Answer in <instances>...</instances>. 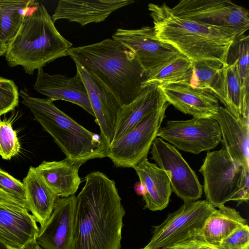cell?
Wrapping results in <instances>:
<instances>
[{"label": "cell", "instance_id": "obj_1", "mask_svg": "<svg viewBox=\"0 0 249 249\" xmlns=\"http://www.w3.org/2000/svg\"><path fill=\"white\" fill-rule=\"evenodd\" d=\"M76 198L73 249H120L125 213L115 182L89 173Z\"/></svg>", "mask_w": 249, "mask_h": 249}, {"label": "cell", "instance_id": "obj_2", "mask_svg": "<svg viewBox=\"0 0 249 249\" xmlns=\"http://www.w3.org/2000/svg\"><path fill=\"white\" fill-rule=\"evenodd\" d=\"M68 55L111 92L122 106L131 103L143 89L147 73L135 53L116 40L71 47Z\"/></svg>", "mask_w": 249, "mask_h": 249}, {"label": "cell", "instance_id": "obj_3", "mask_svg": "<svg viewBox=\"0 0 249 249\" xmlns=\"http://www.w3.org/2000/svg\"><path fill=\"white\" fill-rule=\"evenodd\" d=\"M156 38L191 62L217 60L227 66L229 51L237 35L231 32L177 17L166 3H150Z\"/></svg>", "mask_w": 249, "mask_h": 249}, {"label": "cell", "instance_id": "obj_4", "mask_svg": "<svg viewBox=\"0 0 249 249\" xmlns=\"http://www.w3.org/2000/svg\"><path fill=\"white\" fill-rule=\"evenodd\" d=\"M72 46L56 29L44 5L36 1L7 44L5 56L9 66H21L26 73L33 74L35 70L68 55Z\"/></svg>", "mask_w": 249, "mask_h": 249}, {"label": "cell", "instance_id": "obj_5", "mask_svg": "<svg viewBox=\"0 0 249 249\" xmlns=\"http://www.w3.org/2000/svg\"><path fill=\"white\" fill-rule=\"evenodd\" d=\"M21 103L57 144L66 158L83 163L107 157L109 145L100 134L86 129L58 109L49 98L30 96L26 90L18 91Z\"/></svg>", "mask_w": 249, "mask_h": 249}, {"label": "cell", "instance_id": "obj_6", "mask_svg": "<svg viewBox=\"0 0 249 249\" xmlns=\"http://www.w3.org/2000/svg\"><path fill=\"white\" fill-rule=\"evenodd\" d=\"M247 171L222 148L208 152L199 170L206 200L215 208L234 201Z\"/></svg>", "mask_w": 249, "mask_h": 249}, {"label": "cell", "instance_id": "obj_7", "mask_svg": "<svg viewBox=\"0 0 249 249\" xmlns=\"http://www.w3.org/2000/svg\"><path fill=\"white\" fill-rule=\"evenodd\" d=\"M215 209L206 200L184 202L155 227L151 240L142 249H165L198 237L207 219Z\"/></svg>", "mask_w": 249, "mask_h": 249}, {"label": "cell", "instance_id": "obj_8", "mask_svg": "<svg viewBox=\"0 0 249 249\" xmlns=\"http://www.w3.org/2000/svg\"><path fill=\"white\" fill-rule=\"evenodd\" d=\"M171 10L180 18L244 35L249 27V13L227 0H182Z\"/></svg>", "mask_w": 249, "mask_h": 249}, {"label": "cell", "instance_id": "obj_9", "mask_svg": "<svg viewBox=\"0 0 249 249\" xmlns=\"http://www.w3.org/2000/svg\"><path fill=\"white\" fill-rule=\"evenodd\" d=\"M169 104L143 118L108 148V157L116 167L133 168L147 156L165 117Z\"/></svg>", "mask_w": 249, "mask_h": 249}, {"label": "cell", "instance_id": "obj_10", "mask_svg": "<svg viewBox=\"0 0 249 249\" xmlns=\"http://www.w3.org/2000/svg\"><path fill=\"white\" fill-rule=\"evenodd\" d=\"M176 148L195 154L215 148L221 141L220 127L212 118L169 120L157 133Z\"/></svg>", "mask_w": 249, "mask_h": 249}, {"label": "cell", "instance_id": "obj_11", "mask_svg": "<svg viewBox=\"0 0 249 249\" xmlns=\"http://www.w3.org/2000/svg\"><path fill=\"white\" fill-rule=\"evenodd\" d=\"M151 159L167 174L172 191L184 202L198 200L203 187L195 171L173 145L156 137L150 148Z\"/></svg>", "mask_w": 249, "mask_h": 249}, {"label": "cell", "instance_id": "obj_12", "mask_svg": "<svg viewBox=\"0 0 249 249\" xmlns=\"http://www.w3.org/2000/svg\"><path fill=\"white\" fill-rule=\"evenodd\" d=\"M132 51L147 73L181 54L172 46L158 39L153 27L146 26L137 29L119 28L112 35Z\"/></svg>", "mask_w": 249, "mask_h": 249}, {"label": "cell", "instance_id": "obj_13", "mask_svg": "<svg viewBox=\"0 0 249 249\" xmlns=\"http://www.w3.org/2000/svg\"><path fill=\"white\" fill-rule=\"evenodd\" d=\"M39 227L30 212L17 202L0 199V242L9 249H25L36 241Z\"/></svg>", "mask_w": 249, "mask_h": 249}, {"label": "cell", "instance_id": "obj_14", "mask_svg": "<svg viewBox=\"0 0 249 249\" xmlns=\"http://www.w3.org/2000/svg\"><path fill=\"white\" fill-rule=\"evenodd\" d=\"M76 198L58 197L45 223L39 227L36 241L43 249H73Z\"/></svg>", "mask_w": 249, "mask_h": 249}, {"label": "cell", "instance_id": "obj_15", "mask_svg": "<svg viewBox=\"0 0 249 249\" xmlns=\"http://www.w3.org/2000/svg\"><path fill=\"white\" fill-rule=\"evenodd\" d=\"M75 64L86 88L95 121L100 129V135L110 145L122 106L111 92L89 75L80 65Z\"/></svg>", "mask_w": 249, "mask_h": 249}, {"label": "cell", "instance_id": "obj_16", "mask_svg": "<svg viewBox=\"0 0 249 249\" xmlns=\"http://www.w3.org/2000/svg\"><path fill=\"white\" fill-rule=\"evenodd\" d=\"M169 104L193 118H212L220 107L219 100L210 90L173 83L160 87Z\"/></svg>", "mask_w": 249, "mask_h": 249}, {"label": "cell", "instance_id": "obj_17", "mask_svg": "<svg viewBox=\"0 0 249 249\" xmlns=\"http://www.w3.org/2000/svg\"><path fill=\"white\" fill-rule=\"evenodd\" d=\"M34 88L52 102L63 100L71 102L94 117L86 88L78 71L75 76L69 78L59 74L50 75L45 72L43 68H39Z\"/></svg>", "mask_w": 249, "mask_h": 249}, {"label": "cell", "instance_id": "obj_18", "mask_svg": "<svg viewBox=\"0 0 249 249\" xmlns=\"http://www.w3.org/2000/svg\"><path fill=\"white\" fill-rule=\"evenodd\" d=\"M134 2L131 0H60L52 18L54 23L64 19L85 26L103 21L113 12Z\"/></svg>", "mask_w": 249, "mask_h": 249}, {"label": "cell", "instance_id": "obj_19", "mask_svg": "<svg viewBox=\"0 0 249 249\" xmlns=\"http://www.w3.org/2000/svg\"><path fill=\"white\" fill-rule=\"evenodd\" d=\"M213 118L220 127L222 148L232 160L249 171V123L222 106Z\"/></svg>", "mask_w": 249, "mask_h": 249}, {"label": "cell", "instance_id": "obj_20", "mask_svg": "<svg viewBox=\"0 0 249 249\" xmlns=\"http://www.w3.org/2000/svg\"><path fill=\"white\" fill-rule=\"evenodd\" d=\"M167 103L160 87L148 86L130 104L122 106L118 113L112 143L134 127L143 118Z\"/></svg>", "mask_w": 249, "mask_h": 249}, {"label": "cell", "instance_id": "obj_21", "mask_svg": "<svg viewBox=\"0 0 249 249\" xmlns=\"http://www.w3.org/2000/svg\"><path fill=\"white\" fill-rule=\"evenodd\" d=\"M147 157L133 168L146 189L143 196L146 207L152 211H161L168 206L172 192L170 179L164 170L148 161Z\"/></svg>", "mask_w": 249, "mask_h": 249}, {"label": "cell", "instance_id": "obj_22", "mask_svg": "<svg viewBox=\"0 0 249 249\" xmlns=\"http://www.w3.org/2000/svg\"><path fill=\"white\" fill-rule=\"evenodd\" d=\"M83 164L67 158L59 161H43L35 170L58 197L74 195L81 182L78 175Z\"/></svg>", "mask_w": 249, "mask_h": 249}, {"label": "cell", "instance_id": "obj_23", "mask_svg": "<svg viewBox=\"0 0 249 249\" xmlns=\"http://www.w3.org/2000/svg\"><path fill=\"white\" fill-rule=\"evenodd\" d=\"M28 210L40 226L50 217L57 196L47 186L34 167H30L23 179Z\"/></svg>", "mask_w": 249, "mask_h": 249}, {"label": "cell", "instance_id": "obj_24", "mask_svg": "<svg viewBox=\"0 0 249 249\" xmlns=\"http://www.w3.org/2000/svg\"><path fill=\"white\" fill-rule=\"evenodd\" d=\"M247 224V220L235 209L222 205L209 216L198 237L215 246L234 231Z\"/></svg>", "mask_w": 249, "mask_h": 249}, {"label": "cell", "instance_id": "obj_25", "mask_svg": "<svg viewBox=\"0 0 249 249\" xmlns=\"http://www.w3.org/2000/svg\"><path fill=\"white\" fill-rule=\"evenodd\" d=\"M226 66L217 60L192 62L186 74L175 83L211 91L223 104L222 71Z\"/></svg>", "mask_w": 249, "mask_h": 249}, {"label": "cell", "instance_id": "obj_26", "mask_svg": "<svg viewBox=\"0 0 249 249\" xmlns=\"http://www.w3.org/2000/svg\"><path fill=\"white\" fill-rule=\"evenodd\" d=\"M222 94L225 108L235 117L249 123V90L243 87L236 62L223 69Z\"/></svg>", "mask_w": 249, "mask_h": 249}, {"label": "cell", "instance_id": "obj_27", "mask_svg": "<svg viewBox=\"0 0 249 249\" xmlns=\"http://www.w3.org/2000/svg\"><path fill=\"white\" fill-rule=\"evenodd\" d=\"M35 0H0V38L7 44L16 36Z\"/></svg>", "mask_w": 249, "mask_h": 249}, {"label": "cell", "instance_id": "obj_28", "mask_svg": "<svg viewBox=\"0 0 249 249\" xmlns=\"http://www.w3.org/2000/svg\"><path fill=\"white\" fill-rule=\"evenodd\" d=\"M191 66L192 62L180 54L149 72L142 88L175 83L184 77Z\"/></svg>", "mask_w": 249, "mask_h": 249}, {"label": "cell", "instance_id": "obj_29", "mask_svg": "<svg viewBox=\"0 0 249 249\" xmlns=\"http://www.w3.org/2000/svg\"><path fill=\"white\" fill-rule=\"evenodd\" d=\"M249 36L244 35L236 37L229 51L227 63L230 65L236 62L244 89L249 90Z\"/></svg>", "mask_w": 249, "mask_h": 249}, {"label": "cell", "instance_id": "obj_30", "mask_svg": "<svg viewBox=\"0 0 249 249\" xmlns=\"http://www.w3.org/2000/svg\"><path fill=\"white\" fill-rule=\"evenodd\" d=\"M20 144L16 131L9 120H0V155L9 160L19 152Z\"/></svg>", "mask_w": 249, "mask_h": 249}, {"label": "cell", "instance_id": "obj_31", "mask_svg": "<svg viewBox=\"0 0 249 249\" xmlns=\"http://www.w3.org/2000/svg\"><path fill=\"white\" fill-rule=\"evenodd\" d=\"M19 93L15 82L0 76V116L18 106Z\"/></svg>", "mask_w": 249, "mask_h": 249}, {"label": "cell", "instance_id": "obj_32", "mask_svg": "<svg viewBox=\"0 0 249 249\" xmlns=\"http://www.w3.org/2000/svg\"><path fill=\"white\" fill-rule=\"evenodd\" d=\"M0 190L27 209L23 183L1 169Z\"/></svg>", "mask_w": 249, "mask_h": 249}, {"label": "cell", "instance_id": "obj_33", "mask_svg": "<svg viewBox=\"0 0 249 249\" xmlns=\"http://www.w3.org/2000/svg\"><path fill=\"white\" fill-rule=\"evenodd\" d=\"M215 247L218 249H249V227L248 224L234 231Z\"/></svg>", "mask_w": 249, "mask_h": 249}, {"label": "cell", "instance_id": "obj_34", "mask_svg": "<svg viewBox=\"0 0 249 249\" xmlns=\"http://www.w3.org/2000/svg\"><path fill=\"white\" fill-rule=\"evenodd\" d=\"M165 249H218L198 237L188 239Z\"/></svg>", "mask_w": 249, "mask_h": 249}, {"label": "cell", "instance_id": "obj_35", "mask_svg": "<svg viewBox=\"0 0 249 249\" xmlns=\"http://www.w3.org/2000/svg\"><path fill=\"white\" fill-rule=\"evenodd\" d=\"M249 171L246 173L243 183L239 190L235 198L234 201L237 202L238 205L244 202H248L249 196Z\"/></svg>", "mask_w": 249, "mask_h": 249}, {"label": "cell", "instance_id": "obj_36", "mask_svg": "<svg viewBox=\"0 0 249 249\" xmlns=\"http://www.w3.org/2000/svg\"><path fill=\"white\" fill-rule=\"evenodd\" d=\"M134 188L135 193L138 196H143L146 193V190L144 185L140 181L135 184Z\"/></svg>", "mask_w": 249, "mask_h": 249}, {"label": "cell", "instance_id": "obj_37", "mask_svg": "<svg viewBox=\"0 0 249 249\" xmlns=\"http://www.w3.org/2000/svg\"><path fill=\"white\" fill-rule=\"evenodd\" d=\"M7 50V44L0 38V56L5 55Z\"/></svg>", "mask_w": 249, "mask_h": 249}, {"label": "cell", "instance_id": "obj_38", "mask_svg": "<svg viewBox=\"0 0 249 249\" xmlns=\"http://www.w3.org/2000/svg\"><path fill=\"white\" fill-rule=\"evenodd\" d=\"M25 249H43L36 242V241H35L29 245Z\"/></svg>", "mask_w": 249, "mask_h": 249}, {"label": "cell", "instance_id": "obj_39", "mask_svg": "<svg viewBox=\"0 0 249 249\" xmlns=\"http://www.w3.org/2000/svg\"><path fill=\"white\" fill-rule=\"evenodd\" d=\"M0 199L16 201L15 200H14L13 198L10 197L9 196H8L6 194H5L4 193H3L1 190H0ZM16 202H17V201H16Z\"/></svg>", "mask_w": 249, "mask_h": 249}, {"label": "cell", "instance_id": "obj_40", "mask_svg": "<svg viewBox=\"0 0 249 249\" xmlns=\"http://www.w3.org/2000/svg\"><path fill=\"white\" fill-rule=\"evenodd\" d=\"M0 249H9L7 248L4 244L0 242Z\"/></svg>", "mask_w": 249, "mask_h": 249}]
</instances>
